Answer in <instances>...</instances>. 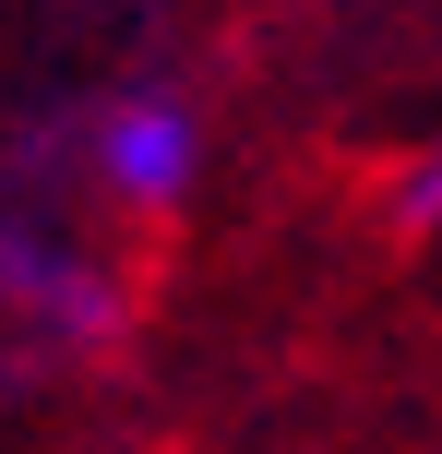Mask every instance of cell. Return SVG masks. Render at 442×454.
<instances>
[{"label":"cell","mask_w":442,"mask_h":454,"mask_svg":"<svg viewBox=\"0 0 442 454\" xmlns=\"http://www.w3.org/2000/svg\"><path fill=\"white\" fill-rule=\"evenodd\" d=\"M0 299H12L36 335H60V347H108L120 311H132L108 263H84V251L36 239V227H0Z\"/></svg>","instance_id":"cell-2"},{"label":"cell","mask_w":442,"mask_h":454,"mask_svg":"<svg viewBox=\"0 0 442 454\" xmlns=\"http://www.w3.org/2000/svg\"><path fill=\"white\" fill-rule=\"evenodd\" d=\"M84 168H96V192L108 204H132V215H167L191 180H204V120H191V96H108L96 108V132H84Z\"/></svg>","instance_id":"cell-1"},{"label":"cell","mask_w":442,"mask_h":454,"mask_svg":"<svg viewBox=\"0 0 442 454\" xmlns=\"http://www.w3.org/2000/svg\"><path fill=\"white\" fill-rule=\"evenodd\" d=\"M407 227H442V144L407 168Z\"/></svg>","instance_id":"cell-3"}]
</instances>
